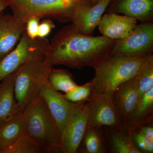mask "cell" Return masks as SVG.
Returning a JSON list of instances; mask_svg holds the SVG:
<instances>
[{
  "label": "cell",
  "mask_w": 153,
  "mask_h": 153,
  "mask_svg": "<svg viewBox=\"0 0 153 153\" xmlns=\"http://www.w3.org/2000/svg\"><path fill=\"white\" fill-rule=\"evenodd\" d=\"M115 41L103 36L82 35L71 24L53 36L44 61L52 67L61 65L79 69L94 68L110 56Z\"/></svg>",
  "instance_id": "6da1fadb"
},
{
  "label": "cell",
  "mask_w": 153,
  "mask_h": 153,
  "mask_svg": "<svg viewBox=\"0 0 153 153\" xmlns=\"http://www.w3.org/2000/svg\"><path fill=\"white\" fill-rule=\"evenodd\" d=\"M25 135L43 152H61L62 137L47 104L38 96L21 112Z\"/></svg>",
  "instance_id": "7a4b0ae2"
},
{
  "label": "cell",
  "mask_w": 153,
  "mask_h": 153,
  "mask_svg": "<svg viewBox=\"0 0 153 153\" xmlns=\"http://www.w3.org/2000/svg\"><path fill=\"white\" fill-rule=\"evenodd\" d=\"M153 60V54L139 57L109 56L94 67V77L89 81L92 94L113 92L120 85L135 76Z\"/></svg>",
  "instance_id": "3957f363"
},
{
  "label": "cell",
  "mask_w": 153,
  "mask_h": 153,
  "mask_svg": "<svg viewBox=\"0 0 153 153\" xmlns=\"http://www.w3.org/2000/svg\"><path fill=\"white\" fill-rule=\"evenodd\" d=\"M13 15L27 23L36 17L62 23L71 22L77 9L91 4L80 0H4Z\"/></svg>",
  "instance_id": "277c9868"
},
{
  "label": "cell",
  "mask_w": 153,
  "mask_h": 153,
  "mask_svg": "<svg viewBox=\"0 0 153 153\" xmlns=\"http://www.w3.org/2000/svg\"><path fill=\"white\" fill-rule=\"evenodd\" d=\"M49 44L47 38L32 39L25 32L15 48L0 60V82L29 61H44Z\"/></svg>",
  "instance_id": "5b68a950"
},
{
  "label": "cell",
  "mask_w": 153,
  "mask_h": 153,
  "mask_svg": "<svg viewBox=\"0 0 153 153\" xmlns=\"http://www.w3.org/2000/svg\"><path fill=\"white\" fill-rule=\"evenodd\" d=\"M52 67L43 60H33L15 71L14 93L21 112L30 102L40 95L41 75Z\"/></svg>",
  "instance_id": "8992f818"
},
{
  "label": "cell",
  "mask_w": 153,
  "mask_h": 153,
  "mask_svg": "<svg viewBox=\"0 0 153 153\" xmlns=\"http://www.w3.org/2000/svg\"><path fill=\"white\" fill-rule=\"evenodd\" d=\"M153 23L137 25L125 38L116 40L110 56L139 57L153 54Z\"/></svg>",
  "instance_id": "52a82bcc"
},
{
  "label": "cell",
  "mask_w": 153,
  "mask_h": 153,
  "mask_svg": "<svg viewBox=\"0 0 153 153\" xmlns=\"http://www.w3.org/2000/svg\"><path fill=\"white\" fill-rule=\"evenodd\" d=\"M52 68L47 69L41 75L40 95L47 104L62 137L64 129L71 116L86 102H71L63 94L55 90L49 84L48 79Z\"/></svg>",
  "instance_id": "ba28073f"
},
{
  "label": "cell",
  "mask_w": 153,
  "mask_h": 153,
  "mask_svg": "<svg viewBox=\"0 0 153 153\" xmlns=\"http://www.w3.org/2000/svg\"><path fill=\"white\" fill-rule=\"evenodd\" d=\"M113 92L91 96L88 103L87 127L95 126L126 129L115 105Z\"/></svg>",
  "instance_id": "9c48e42d"
},
{
  "label": "cell",
  "mask_w": 153,
  "mask_h": 153,
  "mask_svg": "<svg viewBox=\"0 0 153 153\" xmlns=\"http://www.w3.org/2000/svg\"><path fill=\"white\" fill-rule=\"evenodd\" d=\"M88 103L86 102L74 113L62 135L61 152L76 153L87 127Z\"/></svg>",
  "instance_id": "30bf717a"
},
{
  "label": "cell",
  "mask_w": 153,
  "mask_h": 153,
  "mask_svg": "<svg viewBox=\"0 0 153 153\" xmlns=\"http://www.w3.org/2000/svg\"><path fill=\"white\" fill-rule=\"evenodd\" d=\"M137 75L121 84L113 92L115 105L125 128L139 100Z\"/></svg>",
  "instance_id": "8fae6325"
},
{
  "label": "cell",
  "mask_w": 153,
  "mask_h": 153,
  "mask_svg": "<svg viewBox=\"0 0 153 153\" xmlns=\"http://www.w3.org/2000/svg\"><path fill=\"white\" fill-rule=\"evenodd\" d=\"M26 23L13 14L0 13V60L15 48L26 30Z\"/></svg>",
  "instance_id": "7c38bea8"
},
{
  "label": "cell",
  "mask_w": 153,
  "mask_h": 153,
  "mask_svg": "<svg viewBox=\"0 0 153 153\" xmlns=\"http://www.w3.org/2000/svg\"><path fill=\"white\" fill-rule=\"evenodd\" d=\"M111 0H102L94 5L86 4L77 9L71 24L82 35L92 36Z\"/></svg>",
  "instance_id": "4fadbf2b"
},
{
  "label": "cell",
  "mask_w": 153,
  "mask_h": 153,
  "mask_svg": "<svg viewBox=\"0 0 153 153\" xmlns=\"http://www.w3.org/2000/svg\"><path fill=\"white\" fill-rule=\"evenodd\" d=\"M108 13L123 14L140 21L153 22V0H111Z\"/></svg>",
  "instance_id": "5bb4252c"
},
{
  "label": "cell",
  "mask_w": 153,
  "mask_h": 153,
  "mask_svg": "<svg viewBox=\"0 0 153 153\" xmlns=\"http://www.w3.org/2000/svg\"><path fill=\"white\" fill-rule=\"evenodd\" d=\"M137 25V20L131 17L108 13L102 16L97 27L103 36L117 40L126 37Z\"/></svg>",
  "instance_id": "9a60e30c"
},
{
  "label": "cell",
  "mask_w": 153,
  "mask_h": 153,
  "mask_svg": "<svg viewBox=\"0 0 153 153\" xmlns=\"http://www.w3.org/2000/svg\"><path fill=\"white\" fill-rule=\"evenodd\" d=\"M15 71L0 82V126L21 113L14 93Z\"/></svg>",
  "instance_id": "2e32d148"
},
{
  "label": "cell",
  "mask_w": 153,
  "mask_h": 153,
  "mask_svg": "<svg viewBox=\"0 0 153 153\" xmlns=\"http://www.w3.org/2000/svg\"><path fill=\"white\" fill-rule=\"evenodd\" d=\"M103 128L106 153H141L135 146L131 134L126 129L106 126Z\"/></svg>",
  "instance_id": "e0dca14e"
},
{
  "label": "cell",
  "mask_w": 153,
  "mask_h": 153,
  "mask_svg": "<svg viewBox=\"0 0 153 153\" xmlns=\"http://www.w3.org/2000/svg\"><path fill=\"white\" fill-rule=\"evenodd\" d=\"M153 124V86L139 100L126 128L131 133L142 126Z\"/></svg>",
  "instance_id": "ac0fdd59"
},
{
  "label": "cell",
  "mask_w": 153,
  "mask_h": 153,
  "mask_svg": "<svg viewBox=\"0 0 153 153\" xmlns=\"http://www.w3.org/2000/svg\"><path fill=\"white\" fill-rule=\"evenodd\" d=\"M77 152L106 153L103 127L87 126Z\"/></svg>",
  "instance_id": "d6986e66"
},
{
  "label": "cell",
  "mask_w": 153,
  "mask_h": 153,
  "mask_svg": "<svg viewBox=\"0 0 153 153\" xmlns=\"http://www.w3.org/2000/svg\"><path fill=\"white\" fill-rule=\"evenodd\" d=\"M25 135V126L20 113L0 126V149L3 151Z\"/></svg>",
  "instance_id": "ffe728a7"
},
{
  "label": "cell",
  "mask_w": 153,
  "mask_h": 153,
  "mask_svg": "<svg viewBox=\"0 0 153 153\" xmlns=\"http://www.w3.org/2000/svg\"><path fill=\"white\" fill-rule=\"evenodd\" d=\"M49 84L55 90L67 93L77 85L73 75L64 69H51L48 76Z\"/></svg>",
  "instance_id": "44dd1931"
},
{
  "label": "cell",
  "mask_w": 153,
  "mask_h": 153,
  "mask_svg": "<svg viewBox=\"0 0 153 153\" xmlns=\"http://www.w3.org/2000/svg\"><path fill=\"white\" fill-rule=\"evenodd\" d=\"M43 152L41 148L26 135L13 144L3 150L2 153H37Z\"/></svg>",
  "instance_id": "7402d4cb"
},
{
  "label": "cell",
  "mask_w": 153,
  "mask_h": 153,
  "mask_svg": "<svg viewBox=\"0 0 153 153\" xmlns=\"http://www.w3.org/2000/svg\"><path fill=\"white\" fill-rule=\"evenodd\" d=\"M138 91L139 99L153 86V60L137 74Z\"/></svg>",
  "instance_id": "603a6c76"
},
{
  "label": "cell",
  "mask_w": 153,
  "mask_h": 153,
  "mask_svg": "<svg viewBox=\"0 0 153 153\" xmlns=\"http://www.w3.org/2000/svg\"><path fill=\"white\" fill-rule=\"evenodd\" d=\"M92 92L89 82L83 85H77L70 91L63 94L66 99L73 102H87Z\"/></svg>",
  "instance_id": "cb8c5ba5"
},
{
  "label": "cell",
  "mask_w": 153,
  "mask_h": 153,
  "mask_svg": "<svg viewBox=\"0 0 153 153\" xmlns=\"http://www.w3.org/2000/svg\"><path fill=\"white\" fill-rule=\"evenodd\" d=\"M131 134L135 146L141 153L153 152V140L149 139L136 131L132 132Z\"/></svg>",
  "instance_id": "d4e9b609"
},
{
  "label": "cell",
  "mask_w": 153,
  "mask_h": 153,
  "mask_svg": "<svg viewBox=\"0 0 153 153\" xmlns=\"http://www.w3.org/2000/svg\"><path fill=\"white\" fill-rule=\"evenodd\" d=\"M40 19L34 17L28 19L26 23V32L27 36L32 39L38 38V27Z\"/></svg>",
  "instance_id": "484cf974"
},
{
  "label": "cell",
  "mask_w": 153,
  "mask_h": 153,
  "mask_svg": "<svg viewBox=\"0 0 153 153\" xmlns=\"http://www.w3.org/2000/svg\"><path fill=\"white\" fill-rule=\"evenodd\" d=\"M55 27V24L52 19H43L41 23H39L38 27V38H47Z\"/></svg>",
  "instance_id": "4316f807"
},
{
  "label": "cell",
  "mask_w": 153,
  "mask_h": 153,
  "mask_svg": "<svg viewBox=\"0 0 153 153\" xmlns=\"http://www.w3.org/2000/svg\"><path fill=\"white\" fill-rule=\"evenodd\" d=\"M134 131L137 132L149 139L153 140V124H147L142 126Z\"/></svg>",
  "instance_id": "83f0119b"
},
{
  "label": "cell",
  "mask_w": 153,
  "mask_h": 153,
  "mask_svg": "<svg viewBox=\"0 0 153 153\" xmlns=\"http://www.w3.org/2000/svg\"><path fill=\"white\" fill-rule=\"evenodd\" d=\"M8 7L7 4L4 0H0V13L4 12Z\"/></svg>",
  "instance_id": "f1b7e54d"
},
{
  "label": "cell",
  "mask_w": 153,
  "mask_h": 153,
  "mask_svg": "<svg viewBox=\"0 0 153 153\" xmlns=\"http://www.w3.org/2000/svg\"><path fill=\"white\" fill-rule=\"evenodd\" d=\"M102 0H89V1L90 2L91 5L94 6V5L96 4L97 3L101 1Z\"/></svg>",
  "instance_id": "f546056e"
},
{
  "label": "cell",
  "mask_w": 153,
  "mask_h": 153,
  "mask_svg": "<svg viewBox=\"0 0 153 153\" xmlns=\"http://www.w3.org/2000/svg\"><path fill=\"white\" fill-rule=\"evenodd\" d=\"M80 1H83L88 2L90 3V2L89 1V0H80Z\"/></svg>",
  "instance_id": "4dcf8cb0"
},
{
  "label": "cell",
  "mask_w": 153,
  "mask_h": 153,
  "mask_svg": "<svg viewBox=\"0 0 153 153\" xmlns=\"http://www.w3.org/2000/svg\"><path fill=\"white\" fill-rule=\"evenodd\" d=\"M3 150L2 149H0V153H2Z\"/></svg>",
  "instance_id": "1f68e13d"
}]
</instances>
